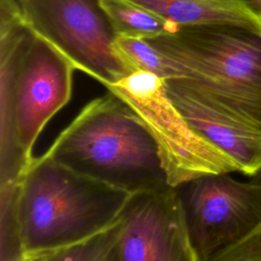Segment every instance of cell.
I'll return each instance as SVG.
<instances>
[{"label":"cell","mask_w":261,"mask_h":261,"mask_svg":"<svg viewBox=\"0 0 261 261\" xmlns=\"http://www.w3.org/2000/svg\"><path fill=\"white\" fill-rule=\"evenodd\" d=\"M116 261H198L175 188L129 195L120 214Z\"/></svg>","instance_id":"obj_8"},{"label":"cell","mask_w":261,"mask_h":261,"mask_svg":"<svg viewBox=\"0 0 261 261\" xmlns=\"http://www.w3.org/2000/svg\"><path fill=\"white\" fill-rule=\"evenodd\" d=\"M113 50L130 72L143 70L154 73L164 81L175 79L173 68L148 40L116 36Z\"/></svg>","instance_id":"obj_13"},{"label":"cell","mask_w":261,"mask_h":261,"mask_svg":"<svg viewBox=\"0 0 261 261\" xmlns=\"http://www.w3.org/2000/svg\"><path fill=\"white\" fill-rule=\"evenodd\" d=\"M178 25L233 24L261 32V18L239 0H126Z\"/></svg>","instance_id":"obj_10"},{"label":"cell","mask_w":261,"mask_h":261,"mask_svg":"<svg viewBox=\"0 0 261 261\" xmlns=\"http://www.w3.org/2000/svg\"><path fill=\"white\" fill-rule=\"evenodd\" d=\"M175 79L261 133V32L233 24L184 27L148 40Z\"/></svg>","instance_id":"obj_4"},{"label":"cell","mask_w":261,"mask_h":261,"mask_svg":"<svg viewBox=\"0 0 261 261\" xmlns=\"http://www.w3.org/2000/svg\"><path fill=\"white\" fill-rule=\"evenodd\" d=\"M106 89L144 122L157 144L171 187L205 174L241 172L227 154L193 129L171 101L163 79L135 70Z\"/></svg>","instance_id":"obj_5"},{"label":"cell","mask_w":261,"mask_h":261,"mask_svg":"<svg viewBox=\"0 0 261 261\" xmlns=\"http://www.w3.org/2000/svg\"><path fill=\"white\" fill-rule=\"evenodd\" d=\"M167 93L203 138L227 154L248 175L261 173V133L178 80L165 81Z\"/></svg>","instance_id":"obj_9"},{"label":"cell","mask_w":261,"mask_h":261,"mask_svg":"<svg viewBox=\"0 0 261 261\" xmlns=\"http://www.w3.org/2000/svg\"><path fill=\"white\" fill-rule=\"evenodd\" d=\"M261 18V0H239Z\"/></svg>","instance_id":"obj_15"},{"label":"cell","mask_w":261,"mask_h":261,"mask_svg":"<svg viewBox=\"0 0 261 261\" xmlns=\"http://www.w3.org/2000/svg\"><path fill=\"white\" fill-rule=\"evenodd\" d=\"M119 226L120 216L110 226L85 241L24 261H116L115 243Z\"/></svg>","instance_id":"obj_12"},{"label":"cell","mask_w":261,"mask_h":261,"mask_svg":"<svg viewBox=\"0 0 261 261\" xmlns=\"http://www.w3.org/2000/svg\"><path fill=\"white\" fill-rule=\"evenodd\" d=\"M129 193L84 176L45 153L34 158L15 187L23 255H43L85 241L120 216Z\"/></svg>","instance_id":"obj_2"},{"label":"cell","mask_w":261,"mask_h":261,"mask_svg":"<svg viewBox=\"0 0 261 261\" xmlns=\"http://www.w3.org/2000/svg\"><path fill=\"white\" fill-rule=\"evenodd\" d=\"M209 261H261V222L244 239L223 249Z\"/></svg>","instance_id":"obj_14"},{"label":"cell","mask_w":261,"mask_h":261,"mask_svg":"<svg viewBox=\"0 0 261 261\" xmlns=\"http://www.w3.org/2000/svg\"><path fill=\"white\" fill-rule=\"evenodd\" d=\"M75 67L0 0V186L17 182L47 122L70 100Z\"/></svg>","instance_id":"obj_1"},{"label":"cell","mask_w":261,"mask_h":261,"mask_svg":"<svg viewBox=\"0 0 261 261\" xmlns=\"http://www.w3.org/2000/svg\"><path fill=\"white\" fill-rule=\"evenodd\" d=\"M116 36L153 39L177 32L180 28L156 13L126 0H100Z\"/></svg>","instance_id":"obj_11"},{"label":"cell","mask_w":261,"mask_h":261,"mask_svg":"<svg viewBox=\"0 0 261 261\" xmlns=\"http://www.w3.org/2000/svg\"><path fill=\"white\" fill-rule=\"evenodd\" d=\"M45 154L84 176L129 194L170 186L150 132L109 91L85 105Z\"/></svg>","instance_id":"obj_3"},{"label":"cell","mask_w":261,"mask_h":261,"mask_svg":"<svg viewBox=\"0 0 261 261\" xmlns=\"http://www.w3.org/2000/svg\"><path fill=\"white\" fill-rule=\"evenodd\" d=\"M27 24L105 88L130 71L113 50L116 38L100 0H16Z\"/></svg>","instance_id":"obj_6"},{"label":"cell","mask_w":261,"mask_h":261,"mask_svg":"<svg viewBox=\"0 0 261 261\" xmlns=\"http://www.w3.org/2000/svg\"><path fill=\"white\" fill-rule=\"evenodd\" d=\"M174 188L198 261H209L261 222V177L240 181L210 173Z\"/></svg>","instance_id":"obj_7"}]
</instances>
